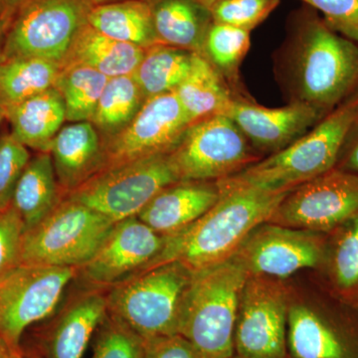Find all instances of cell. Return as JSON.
Returning a JSON list of instances; mask_svg holds the SVG:
<instances>
[{
  "label": "cell",
  "instance_id": "cell-30",
  "mask_svg": "<svg viewBox=\"0 0 358 358\" xmlns=\"http://www.w3.org/2000/svg\"><path fill=\"white\" fill-rule=\"evenodd\" d=\"M145 102L133 75L110 78L106 85L92 124L103 141L121 133Z\"/></svg>",
  "mask_w": 358,
  "mask_h": 358
},
{
  "label": "cell",
  "instance_id": "cell-43",
  "mask_svg": "<svg viewBox=\"0 0 358 358\" xmlns=\"http://www.w3.org/2000/svg\"><path fill=\"white\" fill-rule=\"evenodd\" d=\"M196 1H199L202 6L207 7V8H210V7L213 6L214 3H216V2L219 1V0H196Z\"/></svg>",
  "mask_w": 358,
  "mask_h": 358
},
{
  "label": "cell",
  "instance_id": "cell-34",
  "mask_svg": "<svg viewBox=\"0 0 358 358\" xmlns=\"http://www.w3.org/2000/svg\"><path fill=\"white\" fill-rule=\"evenodd\" d=\"M280 0H219L209 8L212 20L251 31L279 6Z\"/></svg>",
  "mask_w": 358,
  "mask_h": 358
},
{
  "label": "cell",
  "instance_id": "cell-29",
  "mask_svg": "<svg viewBox=\"0 0 358 358\" xmlns=\"http://www.w3.org/2000/svg\"><path fill=\"white\" fill-rule=\"evenodd\" d=\"M193 52L157 44L145 50L133 74L145 101L173 93L187 76Z\"/></svg>",
  "mask_w": 358,
  "mask_h": 358
},
{
  "label": "cell",
  "instance_id": "cell-20",
  "mask_svg": "<svg viewBox=\"0 0 358 358\" xmlns=\"http://www.w3.org/2000/svg\"><path fill=\"white\" fill-rule=\"evenodd\" d=\"M4 110L14 138L39 152H50L66 121L64 102L55 87Z\"/></svg>",
  "mask_w": 358,
  "mask_h": 358
},
{
  "label": "cell",
  "instance_id": "cell-1",
  "mask_svg": "<svg viewBox=\"0 0 358 358\" xmlns=\"http://www.w3.org/2000/svg\"><path fill=\"white\" fill-rule=\"evenodd\" d=\"M357 124L358 93L324 115L288 147L258 160L230 178L216 181L219 189L291 192L336 169Z\"/></svg>",
  "mask_w": 358,
  "mask_h": 358
},
{
  "label": "cell",
  "instance_id": "cell-41",
  "mask_svg": "<svg viewBox=\"0 0 358 358\" xmlns=\"http://www.w3.org/2000/svg\"><path fill=\"white\" fill-rule=\"evenodd\" d=\"M7 27H8V23L0 18V63H1L2 55H3V44Z\"/></svg>",
  "mask_w": 358,
  "mask_h": 358
},
{
  "label": "cell",
  "instance_id": "cell-11",
  "mask_svg": "<svg viewBox=\"0 0 358 358\" xmlns=\"http://www.w3.org/2000/svg\"><path fill=\"white\" fill-rule=\"evenodd\" d=\"M291 305L280 280L249 275L242 289L235 327V357L291 358L287 343Z\"/></svg>",
  "mask_w": 358,
  "mask_h": 358
},
{
  "label": "cell",
  "instance_id": "cell-17",
  "mask_svg": "<svg viewBox=\"0 0 358 358\" xmlns=\"http://www.w3.org/2000/svg\"><path fill=\"white\" fill-rule=\"evenodd\" d=\"M287 343L291 358H358V320L291 305Z\"/></svg>",
  "mask_w": 358,
  "mask_h": 358
},
{
  "label": "cell",
  "instance_id": "cell-45",
  "mask_svg": "<svg viewBox=\"0 0 358 358\" xmlns=\"http://www.w3.org/2000/svg\"><path fill=\"white\" fill-rule=\"evenodd\" d=\"M3 119H6V110H4V108L2 107L1 103H0V126H1V122L3 121Z\"/></svg>",
  "mask_w": 358,
  "mask_h": 358
},
{
  "label": "cell",
  "instance_id": "cell-15",
  "mask_svg": "<svg viewBox=\"0 0 358 358\" xmlns=\"http://www.w3.org/2000/svg\"><path fill=\"white\" fill-rule=\"evenodd\" d=\"M166 245V237L133 216L115 223L109 235L83 267L82 279L94 287H113L152 267Z\"/></svg>",
  "mask_w": 358,
  "mask_h": 358
},
{
  "label": "cell",
  "instance_id": "cell-24",
  "mask_svg": "<svg viewBox=\"0 0 358 358\" xmlns=\"http://www.w3.org/2000/svg\"><path fill=\"white\" fill-rule=\"evenodd\" d=\"M147 49L119 41L87 24L71 47L64 66L83 65L110 78L133 75Z\"/></svg>",
  "mask_w": 358,
  "mask_h": 358
},
{
  "label": "cell",
  "instance_id": "cell-16",
  "mask_svg": "<svg viewBox=\"0 0 358 358\" xmlns=\"http://www.w3.org/2000/svg\"><path fill=\"white\" fill-rule=\"evenodd\" d=\"M222 115L235 122L256 152L270 155L308 133L327 114L298 101L267 108L235 95Z\"/></svg>",
  "mask_w": 358,
  "mask_h": 358
},
{
  "label": "cell",
  "instance_id": "cell-37",
  "mask_svg": "<svg viewBox=\"0 0 358 358\" xmlns=\"http://www.w3.org/2000/svg\"><path fill=\"white\" fill-rule=\"evenodd\" d=\"M324 15L329 28L358 44V0H301Z\"/></svg>",
  "mask_w": 358,
  "mask_h": 358
},
{
  "label": "cell",
  "instance_id": "cell-27",
  "mask_svg": "<svg viewBox=\"0 0 358 358\" xmlns=\"http://www.w3.org/2000/svg\"><path fill=\"white\" fill-rule=\"evenodd\" d=\"M322 268L331 293L358 307V216L327 234Z\"/></svg>",
  "mask_w": 358,
  "mask_h": 358
},
{
  "label": "cell",
  "instance_id": "cell-3",
  "mask_svg": "<svg viewBox=\"0 0 358 358\" xmlns=\"http://www.w3.org/2000/svg\"><path fill=\"white\" fill-rule=\"evenodd\" d=\"M288 70L293 101L329 114L358 93V44L312 18L294 42Z\"/></svg>",
  "mask_w": 358,
  "mask_h": 358
},
{
  "label": "cell",
  "instance_id": "cell-31",
  "mask_svg": "<svg viewBox=\"0 0 358 358\" xmlns=\"http://www.w3.org/2000/svg\"><path fill=\"white\" fill-rule=\"evenodd\" d=\"M109 78L83 65L62 67L56 81L66 110V121L92 122Z\"/></svg>",
  "mask_w": 358,
  "mask_h": 358
},
{
  "label": "cell",
  "instance_id": "cell-18",
  "mask_svg": "<svg viewBox=\"0 0 358 358\" xmlns=\"http://www.w3.org/2000/svg\"><path fill=\"white\" fill-rule=\"evenodd\" d=\"M220 195L216 181L179 180L160 190L138 218L157 234L173 236L210 210Z\"/></svg>",
  "mask_w": 358,
  "mask_h": 358
},
{
  "label": "cell",
  "instance_id": "cell-22",
  "mask_svg": "<svg viewBox=\"0 0 358 358\" xmlns=\"http://www.w3.org/2000/svg\"><path fill=\"white\" fill-rule=\"evenodd\" d=\"M160 44L201 54L210 10L196 0H145Z\"/></svg>",
  "mask_w": 358,
  "mask_h": 358
},
{
  "label": "cell",
  "instance_id": "cell-47",
  "mask_svg": "<svg viewBox=\"0 0 358 358\" xmlns=\"http://www.w3.org/2000/svg\"><path fill=\"white\" fill-rule=\"evenodd\" d=\"M22 358H39L38 357H36V355H26V357H23Z\"/></svg>",
  "mask_w": 358,
  "mask_h": 358
},
{
  "label": "cell",
  "instance_id": "cell-6",
  "mask_svg": "<svg viewBox=\"0 0 358 358\" xmlns=\"http://www.w3.org/2000/svg\"><path fill=\"white\" fill-rule=\"evenodd\" d=\"M114 225L98 212L65 196L46 218L24 233L21 265L83 267Z\"/></svg>",
  "mask_w": 358,
  "mask_h": 358
},
{
  "label": "cell",
  "instance_id": "cell-21",
  "mask_svg": "<svg viewBox=\"0 0 358 358\" xmlns=\"http://www.w3.org/2000/svg\"><path fill=\"white\" fill-rule=\"evenodd\" d=\"M107 315V296L98 289L72 301L48 339L49 358H83L92 336Z\"/></svg>",
  "mask_w": 358,
  "mask_h": 358
},
{
  "label": "cell",
  "instance_id": "cell-19",
  "mask_svg": "<svg viewBox=\"0 0 358 358\" xmlns=\"http://www.w3.org/2000/svg\"><path fill=\"white\" fill-rule=\"evenodd\" d=\"M50 154L58 185L65 196L103 167V138L91 122L63 126L54 138Z\"/></svg>",
  "mask_w": 358,
  "mask_h": 358
},
{
  "label": "cell",
  "instance_id": "cell-46",
  "mask_svg": "<svg viewBox=\"0 0 358 358\" xmlns=\"http://www.w3.org/2000/svg\"><path fill=\"white\" fill-rule=\"evenodd\" d=\"M8 358H22V353L21 352H13L9 355Z\"/></svg>",
  "mask_w": 358,
  "mask_h": 358
},
{
  "label": "cell",
  "instance_id": "cell-10",
  "mask_svg": "<svg viewBox=\"0 0 358 358\" xmlns=\"http://www.w3.org/2000/svg\"><path fill=\"white\" fill-rule=\"evenodd\" d=\"M78 268L20 265L0 282V339L20 352L26 329L50 317Z\"/></svg>",
  "mask_w": 358,
  "mask_h": 358
},
{
  "label": "cell",
  "instance_id": "cell-36",
  "mask_svg": "<svg viewBox=\"0 0 358 358\" xmlns=\"http://www.w3.org/2000/svg\"><path fill=\"white\" fill-rule=\"evenodd\" d=\"M24 226L13 207L0 209V282L21 265Z\"/></svg>",
  "mask_w": 358,
  "mask_h": 358
},
{
  "label": "cell",
  "instance_id": "cell-13",
  "mask_svg": "<svg viewBox=\"0 0 358 358\" xmlns=\"http://www.w3.org/2000/svg\"><path fill=\"white\" fill-rule=\"evenodd\" d=\"M327 234L265 222L232 257L248 275L285 279L303 268H322Z\"/></svg>",
  "mask_w": 358,
  "mask_h": 358
},
{
  "label": "cell",
  "instance_id": "cell-9",
  "mask_svg": "<svg viewBox=\"0 0 358 358\" xmlns=\"http://www.w3.org/2000/svg\"><path fill=\"white\" fill-rule=\"evenodd\" d=\"M169 155L179 180H222L261 159L235 122L222 114L192 122Z\"/></svg>",
  "mask_w": 358,
  "mask_h": 358
},
{
  "label": "cell",
  "instance_id": "cell-48",
  "mask_svg": "<svg viewBox=\"0 0 358 358\" xmlns=\"http://www.w3.org/2000/svg\"><path fill=\"white\" fill-rule=\"evenodd\" d=\"M233 358H238V357H233Z\"/></svg>",
  "mask_w": 358,
  "mask_h": 358
},
{
  "label": "cell",
  "instance_id": "cell-23",
  "mask_svg": "<svg viewBox=\"0 0 358 358\" xmlns=\"http://www.w3.org/2000/svg\"><path fill=\"white\" fill-rule=\"evenodd\" d=\"M64 197L50 152H39L30 159L21 174L10 205L22 221L26 232L46 218Z\"/></svg>",
  "mask_w": 358,
  "mask_h": 358
},
{
  "label": "cell",
  "instance_id": "cell-25",
  "mask_svg": "<svg viewBox=\"0 0 358 358\" xmlns=\"http://www.w3.org/2000/svg\"><path fill=\"white\" fill-rule=\"evenodd\" d=\"M88 24L106 36L143 49L160 44L145 0H120L94 6Z\"/></svg>",
  "mask_w": 358,
  "mask_h": 358
},
{
  "label": "cell",
  "instance_id": "cell-39",
  "mask_svg": "<svg viewBox=\"0 0 358 358\" xmlns=\"http://www.w3.org/2000/svg\"><path fill=\"white\" fill-rule=\"evenodd\" d=\"M336 169L358 174V124L346 143Z\"/></svg>",
  "mask_w": 358,
  "mask_h": 358
},
{
  "label": "cell",
  "instance_id": "cell-35",
  "mask_svg": "<svg viewBox=\"0 0 358 358\" xmlns=\"http://www.w3.org/2000/svg\"><path fill=\"white\" fill-rule=\"evenodd\" d=\"M30 159L28 148L13 134L0 138V209L11 204L15 186Z\"/></svg>",
  "mask_w": 358,
  "mask_h": 358
},
{
  "label": "cell",
  "instance_id": "cell-4",
  "mask_svg": "<svg viewBox=\"0 0 358 358\" xmlns=\"http://www.w3.org/2000/svg\"><path fill=\"white\" fill-rule=\"evenodd\" d=\"M248 274L231 258L193 273L181 310L178 334L202 358L235 357V327Z\"/></svg>",
  "mask_w": 358,
  "mask_h": 358
},
{
  "label": "cell",
  "instance_id": "cell-14",
  "mask_svg": "<svg viewBox=\"0 0 358 358\" xmlns=\"http://www.w3.org/2000/svg\"><path fill=\"white\" fill-rule=\"evenodd\" d=\"M192 124L173 93L148 99L131 124L121 133L103 141V169L169 154Z\"/></svg>",
  "mask_w": 358,
  "mask_h": 358
},
{
  "label": "cell",
  "instance_id": "cell-32",
  "mask_svg": "<svg viewBox=\"0 0 358 358\" xmlns=\"http://www.w3.org/2000/svg\"><path fill=\"white\" fill-rule=\"evenodd\" d=\"M248 30L212 21L205 34L201 55L220 73L231 88L238 83L239 68L250 48Z\"/></svg>",
  "mask_w": 358,
  "mask_h": 358
},
{
  "label": "cell",
  "instance_id": "cell-7",
  "mask_svg": "<svg viewBox=\"0 0 358 358\" xmlns=\"http://www.w3.org/2000/svg\"><path fill=\"white\" fill-rule=\"evenodd\" d=\"M169 154L103 169L66 197L115 223L138 216L160 190L179 181Z\"/></svg>",
  "mask_w": 358,
  "mask_h": 358
},
{
  "label": "cell",
  "instance_id": "cell-40",
  "mask_svg": "<svg viewBox=\"0 0 358 358\" xmlns=\"http://www.w3.org/2000/svg\"><path fill=\"white\" fill-rule=\"evenodd\" d=\"M30 0H0V18L10 23L13 16Z\"/></svg>",
  "mask_w": 358,
  "mask_h": 358
},
{
  "label": "cell",
  "instance_id": "cell-28",
  "mask_svg": "<svg viewBox=\"0 0 358 358\" xmlns=\"http://www.w3.org/2000/svg\"><path fill=\"white\" fill-rule=\"evenodd\" d=\"M62 66L37 57L2 59L0 103L4 110L54 88Z\"/></svg>",
  "mask_w": 358,
  "mask_h": 358
},
{
  "label": "cell",
  "instance_id": "cell-2",
  "mask_svg": "<svg viewBox=\"0 0 358 358\" xmlns=\"http://www.w3.org/2000/svg\"><path fill=\"white\" fill-rule=\"evenodd\" d=\"M220 193V199L202 217L166 237L155 265L176 261L195 273L229 260L252 231L270 221L288 194L254 189Z\"/></svg>",
  "mask_w": 358,
  "mask_h": 358
},
{
  "label": "cell",
  "instance_id": "cell-33",
  "mask_svg": "<svg viewBox=\"0 0 358 358\" xmlns=\"http://www.w3.org/2000/svg\"><path fill=\"white\" fill-rule=\"evenodd\" d=\"M91 358H145L143 339L108 313L99 327Z\"/></svg>",
  "mask_w": 358,
  "mask_h": 358
},
{
  "label": "cell",
  "instance_id": "cell-5",
  "mask_svg": "<svg viewBox=\"0 0 358 358\" xmlns=\"http://www.w3.org/2000/svg\"><path fill=\"white\" fill-rule=\"evenodd\" d=\"M193 272L182 264L160 263L110 287L108 313L141 338L178 334Z\"/></svg>",
  "mask_w": 358,
  "mask_h": 358
},
{
  "label": "cell",
  "instance_id": "cell-42",
  "mask_svg": "<svg viewBox=\"0 0 358 358\" xmlns=\"http://www.w3.org/2000/svg\"><path fill=\"white\" fill-rule=\"evenodd\" d=\"M13 352V350H11L9 346L2 339H0V358H8Z\"/></svg>",
  "mask_w": 358,
  "mask_h": 358
},
{
  "label": "cell",
  "instance_id": "cell-12",
  "mask_svg": "<svg viewBox=\"0 0 358 358\" xmlns=\"http://www.w3.org/2000/svg\"><path fill=\"white\" fill-rule=\"evenodd\" d=\"M358 216V174L334 169L294 188L268 222L329 234Z\"/></svg>",
  "mask_w": 358,
  "mask_h": 358
},
{
  "label": "cell",
  "instance_id": "cell-26",
  "mask_svg": "<svg viewBox=\"0 0 358 358\" xmlns=\"http://www.w3.org/2000/svg\"><path fill=\"white\" fill-rule=\"evenodd\" d=\"M174 94L192 124L223 114L235 96L220 73L199 53H193L189 72Z\"/></svg>",
  "mask_w": 358,
  "mask_h": 358
},
{
  "label": "cell",
  "instance_id": "cell-38",
  "mask_svg": "<svg viewBox=\"0 0 358 358\" xmlns=\"http://www.w3.org/2000/svg\"><path fill=\"white\" fill-rule=\"evenodd\" d=\"M143 339L145 358H202L194 345L181 334Z\"/></svg>",
  "mask_w": 358,
  "mask_h": 358
},
{
  "label": "cell",
  "instance_id": "cell-44",
  "mask_svg": "<svg viewBox=\"0 0 358 358\" xmlns=\"http://www.w3.org/2000/svg\"><path fill=\"white\" fill-rule=\"evenodd\" d=\"M120 1V0H92L94 6H98V4L109 3V2Z\"/></svg>",
  "mask_w": 358,
  "mask_h": 358
},
{
  "label": "cell",
  "instance_id": "cell-8",
  "mask_svg": "<svg viewBox=\"0 0 358 358\" xmlns=\"http://www.w3.org/2000/svg\"><path fill=\"white\" fill-rule=\"evenodd\" d=\"M93 6L92 0H30L7 27L2 59L37 57L64 65Z\"/></svg>",
  "mask_w": 358,
  "mask_h": 358
}]
</instances>
